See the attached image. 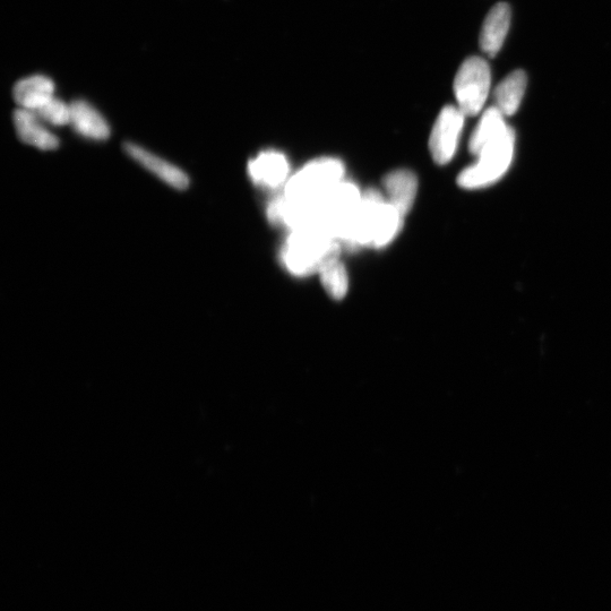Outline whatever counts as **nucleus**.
Instances as JSON below:
<instances>
[{
    "label": "nucleus",
    "mask_w": 611,
    "mask_h": 611,
    "mask_svg": "<svg viewBox=\"0 0 611 611\" xmlns=\"http://www.w3.org/2000/svg\"><path fill=\"white\" fill-rule=\"evenodd\" d=\"M343 177L344 166L340 160L317 159L290 177L283 196L292 203H313L343 182Z\"/></svg>",
    "instance_id": "f03ea898"
},
{
    "label": "nucleus",
    "mask_w": 611,
    "mask_h": 611,
    "mask_svg": "<svg viewBox=\"0 0 611 611\" xmlns=\"http://www.w3.org/2000/svg\"><path fill=\"white\" fill-rule=\"evenodd\" d=\"M77 134L93 141L109 139L110 127L105 117L85 100H76L71 103V122Z\"/></svg>",
    "instance_id": "9b49d317"
},
{
    "label": "nucleus",
    "mask_w": 611,
    "mask_h": 611,
    "mask_svg": "<svg viewBox=\"0 0 611 611\" xmlns=\"http://www.w3.org/2000/svg\"><path fill=\"white\" fill-rule=\"evenodd\" d=\"M124 149L128 157H131L144 169L152 172L163 183L178 189V191H185L188 188L189 178L182 169L159 158L156 154L142 148L140 145L128 142L124 145Z\"/></svg>",
    "instance_id": "6e6552de"
},
{
    "label": "nucleus",
    "mask_w": 611,
    "mask_h": 611,
    "mask_svg": "<svg viewBox=\"0 0 611 611\" xmlns=\"http://www.w3.org/2000/svg\"><path fill=\"white\" fill-rule=\"evenodd\" d=\"M515 149L513 128L480 152L475 165L461 171L458 184L462 188L477 189L495 184L512 165Z\"/></svg>",
    "instance_id": "7ed1b4c3"
},
{
    "label": "nucleus",
    "mask_w": 611,
    "mask_h": 611,
    "mask_svg": "<svg viewBox=\"0 0 611 611\" xmlns=\"http://www.w3.org/2000/svg\"><path fill=\"white\" fill-rule=\"evenodd\" d=\"M510 126L505 122V116L495 106L487 109L481 117L475 132H473L469 149L475 156H479L486 146L492 144L499 137L510 131Z\"/></svg>",
    "instance_id": "4468645a"
},
{
    "label": "nucleus",
    "mask_w": 611,
    "mask_h": 611,
    "mask_svg": "<svg viewBox=\"0 0 611 611\" xmlns=\"http://www.w3.org/2000/svg\"><path fill=\"white\" fill-rule=\"evenodd\" d=\"M383 195L376 189H368L361 197L359 208L352 220L344 245L351 248L372 246L380 223L383 206Z\"/></svg>",
    "instance_id": "423d86ee"
},
{
    "label": "nucleus",
    "mask_w": 611,
    "mask_h": 611,
    "mask_svg": "<svg viewBox=\"0 0 611 611\" xmlns=\"http://www.w3.org/2000/svg\"><path fill=\"white\" fill-rule=\"evenodd\" d=\"M466 115L459 107L446 106L438 115L429 139V150L438 165H447L455 156Z\"/></svg>",
    "instance_id": "39448f33"
},
{
    "label": "nucleus",
    "mask_w": 611,
    "mask_h": 611,
    "mask_svg": "<svg viewBox=\"0 0 611 611\" xmlns=\"http://www.w3.org/2000/svg\"><path fill=\"white\" fill-rule=\"evenodd\" d=\"M318 274H320L325 291L333 299L341 300L346 297L349 289V278L346 268L340 262V258L326 264Z\"/></svg>",
    "instance_id": "f3484780"
},
{
    "label": "nucleus",
    "mask_w": 611,
    "mask_h": 611,
    "mask_svg": "<svg viewBox=\"0 0 611 611\" xmlns=\"http://www.w3.org/2000/svg\"><path fill=\"white\" fill-rule=\"evenodd\" d=\"M55 97V83L45 75H32L17 82L13 98L20 108L36 111Z\"/></svg>",
    "instance_id": "f8f14e48"
},
{
    "label": "nucleus",
    "mask_w": 611,
    "mask_h": 611,
    "mask_svg": "<svg viewBox=\"0 0 611 611\" xmlns=\"http://www.w3.org/2000/svg\"><path fill=\"white\" fill-rule=\"evenodd\" d=\"M13 122L17 136L23 143L42 151H53L58 148V137L49 131L45 123L33 111L16 109Z\"/></svg>",
    "instance_id": "1a4fd4ad"
},
{
    "label": "nucleus",
    "mask_w": 611,
    "mask_h": 611,
    "mask_svg": "<svg viewBox=\"0 0 611 611\" xmlns=\"http://www.w3.org/2000/svg\"><path fill=\"white\" fill-rule=\"evenodd\" d=\"M338 240L317 229L291 231L281 249V261L296 277L320 272L326 264L340 258Z\"/></svg>",
    "instance_id": "f257e3e1"
},
{
    "label": "nucleus",
    "mask_w": 611,
    "mask_h": 611,
    "mask_svg": "<svg viewBox=\"0 0 611 611\" xmlns=\"http://www.w3.org/2000/svg\"><path fill=\"white\" fill-rule=\"evenodd\" d=\"M404 215L390 202H385L378 223L374 244L375 248H383L393 242L403 226Z\"/></svg>",
    "instance_id": "dca6fc26"
},
{
    "label": "nucleus",
    "mask_w": 611,
    "mask_h": 611,
    "mask_svg": "<svg viewBox=\"0 0 611 611\" xmlns=\"http://www.w3.org/2000/svg\"><path fill=\"white\" fill-rule=\"evenodd\" d=\"M492 74L484 58L472 56L464 60L456 73L454 94L464 115L477 116L488 98Z\"/></svg>",
    "instance_id": "20e7f679"
},
{
    "label": "nucleus",
    "mask_w": 611,
    "mask_h": 611,
    "mask_svg": "<svg viewBox=\"0 0 611 611\" xmlns=\"http://www.w3.org/2000/svg\"><path fill=\"white\" fill-rule=\"evenodd\" d=\"M383 186L389 195V202L406 217L417 196L416 175L409 170L393 171L384 178Z\"/></svg>",
    "instance_id": "ddd939ff"
},
{
    "label": "nucleus",
    "mask_w": 611,
    "mask_h": 611,
    "mask_svg": "<svg viewBox=\"0 0 611 611\" xmlns=\"http://www.w3.org/2000/svg\"><path fill=\"white\" fill-rule=\"evenodd\" d=\"M511 8L506 3L495 5L486 16L480 32V47L489 57H495L502 49L511 25Z\"/></svg>",
    "instance_id": "9d476101"
},
{
    "label": "nucleus",
    "mask_w": 611,
    "mask_h": 611,
    "mask_svg": "<svg viewBox=\"0 0 611 611\" xmlns=\"http://www.w3.org/2000/svg\"><path fill=\"white\" fill-rule=\"evenodd\" d=\"M527 74L514 71L498 84L494 92L495 107L505 117H511L519 110L527 89Z\"/></svg>",
    "instance_id": "2eb2a0df"
},
{
    "label": "nucleus",
    "mask_w": 611,
    "mask_h": 611,
    "mask_svg": "<svg viewBox=\"0 0 611 611\" xmlns=\"http://www.w3.org/2000/svg\"><path fill=\"white\" fill-rule=\"evenodd\" d=\"M43 123L53 126H65L71 122V105L54 97L38 110L33 111Z\"/></svg>",
    "instance_id": "a211bd4d"
},
{
    "label": "nucleus",
    "mask_w": 611,
    "mask_h": 611,
    "mask_svg": "<svg viewBox=\"0 0 611 611\" xmlns=\"http://www.w3.org/2000/svg\"><path fill=\"white\" fill-rule=\"evenodd\" d=\"M248 175L258 186L277 189L289 180V163L280 152L264 151L249 161Z\"/></svg>",
    "instance_id": "0eeeda50"
}]
</instances>
